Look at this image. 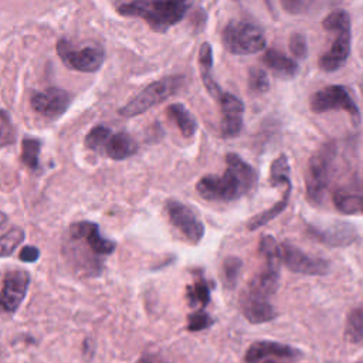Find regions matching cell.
<instances>
[{
    "label": "cell",
    "instance_id": "27",
    "mask_svg": "<svg viewBox=\"0 0 363 363\" xmlns=\"http://www.w3.org/2000/svg\"><path fill=\"white\" fill-rule=\"evenodd\" d=\"M41 150V142L35 138H24L21 143V162L31 170H37L40 166L38 157Z\"/></svg>",
    "mask_w": 363,
    "mask_h": 363
},
{
    "label": "cell",
    "instance_id": "18",
    "mask_svg": "<svg viewBox=\"0 0 363 363\" xmlns=\"http://www.w3.org/2000/svg\"><path fill=\"white\" fill-rule=\"evenodd\" d=\"M138 150V145L135 139L126 132L109 133L105 139L99 152H104L108 157L113 160H123L133 156Z\"/></svg>",
    "mask_w": 363,
    "mask_h": 363
},
{
    "label": "cell",
    "instance_id": "17",
    "mask_svg": "<svg viewBox=\"0 0 363 363\" xmlns=\"http://www.w3.org/2000/svg\"><path fill=\"white\" fill-rule=\"evenodd\" d=\"M240 308L251 323H264L277 318V312L268 299L250 294L248 291L240 295Z\"/></svg>",
    "mask_w": 363,
    "mask_h": 363
},
{
    "label": "cell",
    "instance_id": "25",
    "mask_svg": "<svg viewBox=\"0 0 363 363\" xmlns=\"http://www.w3.org/2000/svg\"><path fill=\"white\" fill-rule=\"evenodd\" d=\"M345 339L349 343H359L363 340V308L353 309L346 320Z\"/></svg>",
    "mask_w": 363,
    "mask_h": 363
},
{
    "label": "cell",
    "instance_id": "34",
    "mask_svg": "<svg viewBox=\"0 0 363 363\" xmlns=\"http://www.w3.org/2000/svg\"><path fill=\"white\" fill-rule=\"evenodd\" d=\"M14 129L7 112L0 111V149L13 143Z\"/></svg>",
    "mask_w": 363,
    "mask_h": 363
},
{
    "label": "cell",
    "instance_id": "12",
    "mask_svg": "<svg viewBox=\"0 0 363 363\" xmlns=\"http://www.w3.org/2000/svg\"><path fill=\"white\" fill-rule=\"evenodd\" d=\"M166 213L170 223L189 242L199 244L201 241L204 235V225L189 206L170 199L166 201Z\"/></svg>",
    "mask_w": 363,
    "mask_h": 363
},
{
    "label": "cell",
    "instance_id": "16",
    "mask_svg": "<svg viewBox=\"0 0 363 363\" xmlns=\"http://www.w3.org/2000/svg\"><path fill=\"white\" fill-rule=\"evenodd\" d=\"M221 109V135L224 138H235L242 129L244 104L228 92H221L216 99Z\"/></svg>",
    "mask_w": 363,
    "mask_h": 363
},
{
    "label": "cell",
    "instance_id": "35",
    "mask_svg": "<svg viewBox=\"0 0 363 363\" xmlns=\"http://www.w3.org/2000/svg\"><path fill=\"white\" fill-rule=\"evenodd\" d=\"M289 50L298 58H305L308 55L306 37L302 33H294L289 37Z\"/></svg>",
    "mask_w": 363,
    "mask_h": 363
},
{
    "label": "cell",
    "instance_id": "4",
    "mask_svg": "<svg viewBox=\"0 0 363 363\" xmlns=\"http://www.w3.org/2000/svg\"><path fill=\"white\" fill-rule=\"evenodd\" d=\"M322 27L328 31H335L336 38L330 48L319 57L318 65L322 71L333 72L342 68L350 55V16L345 10H335L323 18Z\"/></svg>",
    "mask_w": 363,
    "mask_h": 363
},
{
    "label": "cell",
    "instance_id": "3",
    "mask_svg": "<svg viewBox=\"0 0 363 363\" xmlns=\"http://www.w3.org/2000/svg\"><path fill=\"white\" fill-rule=\"evenodd\" d=\"M193 0H132L118 6V13L138 17L157 33H164L183 20Z\"/></svg>",
    "mask_w": 363,
    "mask_h": 363
},
{
    "label": "cell",
    "instance_id": "22",
    "mask_svg": "<svg viewBox=\"0 0 363 363\" xmlns=\"http://www.w3.org/2000/svg\"><path fill=\"white\" fill-rule=\"evenodd\" d=\"M167 115L177 125L179 130L184 138H190L194 135L197 129V122L190 111L182 104H172L167 106Z\"/></svg>",
    "mask_w": 363,
    "mask_h": 363
},
{
    "label": "cell",
    "instance_id": "26",
    "mask_svg": "<svg viewBox=\"0 0 363 363\" xmlns=\"http://www.w3.org/2000/svg\"><path fill=\"white\" fill-rule=\"evenodd\" d=\"M333 203L339 211L346 214H353L363 210V197L359 194L347 193L345 190H339L335 193Z\"/></svg>",
    "mask_w": 363,
    "mask_h": 363
},
{
    "label": "cell",
    "instance_id": "38",
    "mask_svg": "<svg viewBox=\"0 0 363 363\" xmlns=\"http://www.w3.org/2000/svg\"><path fill=\"white\" fill-rule=\"evenodd\" d=\"M362 363H363V362H362Z\"/></svg>",
    "mask_w": 363,
    "mask_h": 363
},
{
    "label": "cell",
    "instance_id": "5",
    "mask_svg": "<svg viewBox=\"0 0 363 363\" xmlns=\"http://www.w3.org/2000/svg\"><path fill=\"white\" fill-rule=\"evenodd\" d=\"M337 146L335 142L322 145L309 159L306 169V196L313 204H320L330 183Z\"/></svg>",
    "mask_w": 363,
    "mask_h": 363
},
{
    "label": "cell",
    "instance_id": "37",
    "mask_svg": "<svg viewBox=\"0 0 363 363\" xmlns=\"http://www.w3.org/2000/svg\"><path fill=\"white\" fill-rule=\"evenodd\" d=\"M139 363H167V362H160V360H156L152 357H143L139 360Z\"/></svg>",
    "mask_w": 363,
    "mask_h": 363
},
{
    "label": "cell",
    "instance_id": "20",
    "mask_svg": "<svg viewBox=\"0 0 363 363\" xmlns=\"http://www.w3.org/2000/svg\"><path fill=\"white\" fill-rule=\"evenodd\" d=\"M199 62H200V67H201L203 84H204L207 92L214 99H217L220 96V94L223 92V89L216 82V79L213 78V74H211V68H213V50H211V45L208 43H203L201 44L200 52H199Z\"/></svg>",
    "mask_w": 363,
    "mask_h": 363
},
{
    "label": "cell",
    "instance_id": "2",
    "mask_svg": "<svg viewBox=\"0 0 363 363\" xmlns=\"http://www.w3.org/2000/svg\"><path fill=\"white\" fill-rule=\"evenodd\" d=\"M223 176L206 174L197 184V193L211 201H233L250 193L257 184V172L237 153H227Z\"/></svg>",
    "mask_w": 363,
    "mask_h": 363
},
{
    "label": "cell",
    "instance_id": "23",
    "mask_svg": "<svg viewBox=\"0 0 363 363\" xmlns=\"http://www.w3.org/2000/svg\"><path fill=\"white\" fill-rule=\"evenodd\" d=\"M291 190H292V186H286L282 199H281L279 201H277V203H275L272 207H269L268 210H265V211H262V213L254 216V217L248 221L247 228L251 230V231H252V230H257V228L265 225V224H267L268 221H271L272 218H275L278 214H281V213L286 208V206H288V203H289Z\"/></svg>",
    "mask_w": 363,
    "mask_h": 363
},
{
    "label": "cell",
    "instance_id": "24",
    "mask_svg": "<svg viewBox=\"0 0 363 363\" xmlns=\"http://www.w3.org/2000/svg\"><path fill=\"white\" fill-rule=\"evenodd\" d=\"M186 298L190 306H207L210 303V286L203 275L197 277L191 285L186 286Z\"/></svg>",
    "mask_w": 363,
    "mask_h": 363
},
{
    "label": "cell",
    "instance_id": "36",
    "mask_svg": "<svg viewBox=\"0 0 363 363\" xmlns=\"http://www.w3.org/2000/svg\"><path fill=\"white\" fill-rule=\"evenodd\" d=\"M38 257H40V251L33 245H26L20 251V259L24 262H34L38 259Z\"/></svg>",
    "mask_w": 363,
    "mask_h": 363
},
{
    "label": "cell",
    "instance_id": "14",
    "mask_svg": "<svg viewBox=\"0 0 363 363\" xmlns=\"http://www.w3.org/2000/svg\"><path fill=\"white\" fill-rule=\"evenodd\" d=\"M308 234L330 247H345L357 238V230L346 221H332L325 225L308 224Z\"/></svg>",
    "mask_w": 363,
    "mask_h": 363
},
{
    "label": "cell",
    "instance_id": "13",
    "mask_svg": "<svg viewBox=\"0 0 363 363\" xmlns=\"http://www.w3.org/2000/svg\"><path fill=\"white\" fill-rule=\"evenodd\" d=\"M30 285V275L23 269L9 271L4 275L3 286L0 289V309L7 313H14L20 308L27 295Z\"/></svg>",
    "mask_w": 363,
    "mask_h": 363
},
{
    "label": "cell",
    "instance_id": "7",
    "mask_svg": "<svg viewBox=\"0 0 363 363\" xmlns=\"http://www.w3.org/2000/svg\"><path fill=\"white\" fill-rule=\"evenodd\" d=\"M223 44L227 51L235 55L255 54L265 48L264 31L244 20H231L223 28Z\"/></svg>",
    "mask_w": 363,
    "mask_h": 363
},
{
    "label": "cell",
    "instance_id": "30",
    "mask_svg": "<svg viewBox=\"0 0 363 363\" xmlns=\"http://www.w3.org/2000/svg\"><path fill=\"white\" fill-rule=\"evenodd\" d=\"M248 88L255 94H264L269 89V79L267 72L261 68L252 67L248 72Z\"/></svg>",
    "mask_w": 363,
    "mask_h": 363
},
{
    "label": "cell",
    "instance_id": "33",
    "mask_svg": "<svg viewBox=\"0 0 363 363\" xmlns=\"http://www.w3.org/2000/svg\"><path fill=\"white\" fill-rule=\"evenodd\" d=\"M109 133H111V129L106 128V126L98 125V126L92 128V129L88 132L86 138H85V145H86V147L99 152L101 147H102V145H104V142H105V139L108 138Z\"/></svg>",
    "mask_w": 363,
    "mask_h": 363
},
{
    "label": "cell",
    "instance_id": "15",
    "mask_svg": "<svg viewBox=\"0 0 363 363\" xmlns=\"http://www.w3.org/2000/svg\"><path fill=\"white\" fill-rule=\"evenodd\" d=\"M30 102L37 113L48 119H55L69 106L71 95L61 88H48L45 91L33 92Z\"/></svg>",
    "mask_w": 363,
    "mask_h": 363
},
{
    "label": "cell",
    "instance_id": "11",
    "mask_svg": "<svg viewBox=\"0 0 363 363\" xmlns=\"http://www.w3.org/2000/svg\"><path fill=\"white\" fill-rule=\"evenodd\" d=\"M279 258L288 269L302 275H325L330 268V264L326 259L311 257L286 241L279 244Z\"/></svg>",
    "mask_w": 363,
    "mask_h": 363
},
{
    "label": "cell",
    "instance_id": "9",
    "mask_svg": "<svg viewBox=\"0 0 363 363\" xmlns=\"http://www.w3.org/2000/svg\"><path fill=\"white\" fill-rule=\"evenodd\" d=\"M61 61L71 69L81 72H94L99 69L104 62V48L98 44H88L84 47H74L68 40L61 38L55 45Z\"/></svg>",
    "mask_w": 363,
    "mask_h": 363
},
{
    "label": "cell",
    "instance_id": "29",
    "mask_svg": "<svg viewBox=\"0 0 363 363\" xmlns=\"http://www.w3.org/2000/svg\"><path fill=\"white\" fill-rule=\"evenodd\" d=\"M269 183L272 186L279 184H291L289 177V164L285 155H279L271 164L269 170Z\"/></svg>",
    "mask_w": 363,
    "mask_h": 363
},
{
    "label": "cell",
    "instance_id": "8",
    "mask_svg": "<svg viewBox=\"0 0 363 363\" xmlns=\"http://www.w3.org/2000/svg\"><path fill=\"white\" fill-rule=\"evenodd\" d=\"M309 106L316 113L328 111H345L350 115L354 125L360 123L359 106L350 96L347 88L342 85H329L316 91L309 99Z\"/></svg>",
    "mask_w": 363,
    "mask_h": 363
},
{
    "label": "cell",
    "instance_id": "10",
    "mask_svg": "<svg viewBox=\"0 0 363 363\" xmlns=\"http://www.w3.org/2000/svg\"><path fill=\"white\" fill-rule=\"evenodd\" d=\"M302 356L301 350L285 343L257 340L247 349L245 363H292Z\"/></svg>",
    "mask_w": 363,
    "mask_h": 363
},
{
    "label": "cell",
    "instance_id": "31",
    "mask_svg": "<svg viewBox=\"0 0 363 363\" xmlns=\"http://www.w3.org/2000/svg\"><path fill=\"white\" fill-rule=\"evenodd\" d=\"M323 0H281L285 11L291 14H305L316 9Z\"/></svg>",
    "mask_w": 363,
    "mask_h": 363
},
{
    "label": "cell",
    "instance_id": "21",
    "mask_svg": "<svg viewBox=\"0 0 363 363\" xmlns=\"http://www.w3.org/2000/svg\"><path fill=\"white\" fill-rule=\"evenodd\" d=\"M262 62L271 68L277 75H281V77H294L296 75L298 72V64L286 57L284 52L281 51H277V50H267V52L264 54L262 57Z\"/></svg>",
    "mask_w": 363,
    "mask_h": 363
},
{
    "label": "cell",
    "instance_id": "1",
    "mask_svg": "<svg viewBox=\"0 0 363 363\" xmlns=\"http://www.w3.org/2000/svg\"><path fill=\"white\" fill-rule=\"evenodd\" d=\"M115 247V241L101 234L96 223L77 221L67 231L62 251L78 275L98 277L104 269V259Z\"/></svg>",
    "mask_w": 363,
    "mask_h": 363
},
{
    "label": "cell",
    "instance_id": "32",
    "mask_svg": "<svg viewBox=\"0 0 363 363\" xmlns=\"http://www.w3.org/2000/svg\"><path fill=\"white\" fill-rule=\"evenodd\" d=\"M213 318L201 308L187 316V329L190 332H199L203 329H207L213 325Z\"/></svg>",
    "mask_w": 363,
    "mask_h": 363
},
{
    "label": "cell",
    "instance_id": "19",
    "mask_svg": "<svg viewBox=\"0 0 363 363\" xmlns=\"http://www.w3.org/2000/svg\"><path fill=\"white\" fill-rule=\"evenodd\" d=\"M24 240V231L0 211V257L10 255Z\"/></svg>",
    "mask_w": 363,
    "mask_h": 363
},
{
    "label": "cell",
    "instance_id": "28",
    "mask_svg": "<svg viewBox=\"0 0 363 363\" xmlns=\"http://www.w3.org/2000/svg\"><path fill=\"white\" fill-rule=\"evenodd\" d=\"M242 267V261L238 257L230 255L223 261L221 265V277H223V284L225 288L231 289L235 286L238 277H240V271Z\"/></svg>",
    "mask_w": 363,
    "mask_h": 363
},
{
    "label": "cell",
    "instance_id": "6",
    "mask_svg": "<svg viewBox=\"0 0 363 363\" xmlns=\"http://www.w3.org/2000/svg\"><path fill=\"white\" fill-rule=\"evenodd\" d=\"M184 78L182 75H169L159 81L149 84L136 96H133L126 105L119 109V113L126 118L140 115L152 106L166 101L174 95L183 86Z\"/></svg>",
    "mask_w": 363,
    "mask_h": 363
}]
</instances>
